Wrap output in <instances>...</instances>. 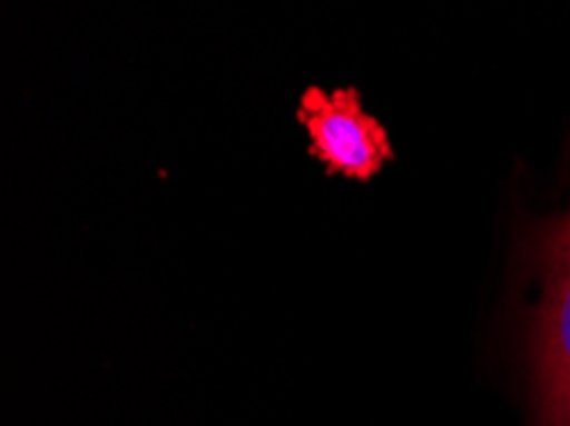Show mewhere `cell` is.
Here are the masks:
<instances>
[{"instance_id":"7a4b0ae2","label":"cell","mask_w":570,"mask_h":426,"mask_svg":"<svg viewBox=\"0 0 570 426\" xmlns=\"http://www.w3.org/2000/svg\"><path fill=\"white\" fill-rule=\"evenodd\" d=\"M297 120L309 136V153L327 174L368 181L394 159L384 126L368 116L353 87L333 92L307 87L299 98Z\"/></svg>"},{"instance_id":"6da1fadb","label":"cell","mask_w":570,"mask_h":426,"mask_svg":"<svg viewBox=\"0 0 570 426\" xmlns=\"http://www.w3.org/2000/svg\"><path fill=\"white\" fill-rule=\"evenodd\" d=\"M532 363L538 426H570V212L542 235Z\"/></svg>"}]
</instances>
